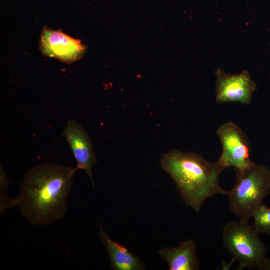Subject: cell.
Here are the masks:
<instances>
[{
  "instance_id": "obj_5",
  "label": "cell",
  "mask_w": 270,
  "mask_h": 270,
  "mask_svg": "<svg viewBox=\"0 0 270 270\" xmlns=\"http://www.w3.org/2000/svg\"><path fill=\"white\" fill-rule=\"evenodd\" d=\"M216 134L222 146L218 160L224 168L232 166L235 170H244L254 162L250 158V146L242 130L232 122L221 124Z\"/></svg>"
},
{
  "instance_id": "obj_8",
  "label": "cell",
  "mask_w": 270,
  "mask_h": 270,
  "mask_svg": "<svg viewBox=\"0 0 270 270\" xmlns=\"http://www.w3.org/2000/svg\"><path fill=\"white\" fill-rule=\"evenodd\" d=\"M76 163L90 178L94 187L92 167L97 162L91 140L85 129L74 120H68L62 132Z\"/></svg>"
},
{
  "instance_id": "obj_3",
  "label": "cell",
  "mask_w": 270,
  "mask_h": 270,
  "mask_svg": "<svg viewBox=\"0 0 270 270\" xmlns=\"http://www.w3.org/2000/svg\"><path fill=\"white\" fill-rule=\"evenodd\" d=\"M236 172L235 184L226 194L230 210L240 220H248L270 192V170L254 163Z\"/></svg>"
},
{
  "instance_id": "obj_9",
  "label": "cell",
  "mask_w": 270,
  "mask_h": 270,
  "mask_svg": "<svg viewBox=\"0 0 270 270\" xmlns=\"http://www.w3.org/2000/svg\"><path fill=\"white\" fill-rule=\"evenodd\" d=\"M160 258L166 261L170 270H198L200 262L196 256V244L191 239L182 242L174 248L158 250Z\"/></svg>"
},
{
  "instance_id": "obj_10",
  "label": "cell",
  "mask_w": 270,
  "mask_h": 270,
  "mask_svg": "<svg viewBox=\"0 0 270 270\" xmlns=\"http://www.w3.org/2000/svg\"><path fill=\"white\" fill-rule=\"evenodd\" d=\"M101 240L110 258V267L115 270H143L146 266L138 256L124 246L113 241L102 226L100 228Z\"/></svg>"
},
{
  "instance_id": "obj_11",
  "label": "cell",
  "mask_w": 270,
  "mask_h": 270,
  "mask_svg": "<svg viewBox=\"0 0 270 270\" xmlns=\"http://www.w3.org/2000/svg\"><path fill=\"white\" fill-rule=\"evenodd\" d=\"M252 217V226L258 234H270V208L262 204L254 211Z\"/></svg>"
},
{
  "instance_id": "obj_12",
  "label": "cell",
  "mask_w": 270,
  "mask_h": 270,
  "mask_svg": "<svg viewBox=\"0 0 270 270\" xmlns=\"http://www.w3.org/2000/svg\"><path fill=\"white\" fill-rule=\"evenodd\" d=\"M258 268L260 270H270V258H266L263 260Z\"/></svg>"
},
{
  "instance_id": "obj_6",
  "label": "cell",
  "mask_w": 270,
  "mask_h": 270,
  "mask_svg": "<svg viewBox=\"0 0 270 270\" xmlns=\"http://www.w3.org/2000/svg\"><path fill=\"white\" fill-rule=\"evenodd\" d=\"M215 73L216 99L218 103H250L252 96L256 90V85L248 70L234 74L226 73L218 68Z\"/></svg>"
},
{
  "instance_id": "obj_2",
  "label": "cell",
  "mask_w": 270,
  "mask_h": 270,
  "mask_svg": "<svg viewBox=\"0 0 270 270\" xmlns=\"http://www.w3.org/2000/svg\"><path fill=\"white\" fill-rule=\"evenodd\" d=\"M160 164L175 182L185 204L196 212L207 198L227 194L219 182L225 168L218 161L211 162L196 153L174 149L162 155Z\"/></svg>"
},
{
  "instance_id": "obj_1",
  "label": "cell",
  "mask_w": 270,
  "mask_h": 270,
  "mask_svg": "<svg viewBox=\"0 0 270 270\" xmlns=\"http://www.w3.org/2000/svg\"><path fill=\"white\" fill-rule=\"evenodd\" d=\"M76 167L43 162L26 172L18 195L6 209L18 206L22 216L36 226L49 224L62 218L74 183Z\"/></svg>"
},
{
  "instance_id": "obj_7",
  "label": "cell",
  "mask_w": 270,
  "mask_h": 270,
  "mask_svg": "<svg viewBox=\"0 0 270 270\" xmlns=\"http://www.w3.org/2000/svg\"><path fill=\"white\" fill-rule=\"evenodd\" d=\"M40 46L44 55L66 63L80 59L86 51L80 40L70 36L60 30H53L46 26L42 29Z\"/></svg>"
},
{
  "instance_id": "obj_4",
  "label": "cell",
  "mask_w": 270,
  "mask_h": 270,
  "mask_svg": "<svg viewBox=\"0 0 270 270\" xmlns=\"http://www.w3.org/2000/svg\"><path fill=\"white\" fill-rule=\"evenodd\" d=\"M223 246L239 262L238 269L259 266L266 258V248L248 220L226 224L222 230Z\"/></svg>"
}]
</instances>
